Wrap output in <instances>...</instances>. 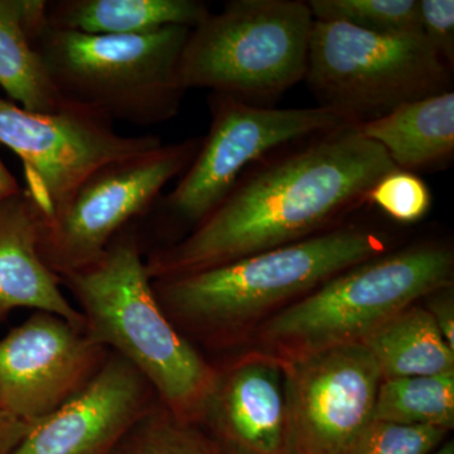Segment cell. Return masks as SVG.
<instances>
[{
	"label": "cell",
	"mask_w": 454,
	"mask_h": 454,
	"mask_svg": "<svg viewBox=\"0 0 454 454\" xmlns=\"http://www.w3.org/2000/svg\"><path fill=\"white\" fill-rule=\"evenodd\" d=\"M397 169L355 125L317 134L252 164L210 216L145 259L152 280L277 249L340 225Z\"/></svg>",
	"instance_id": "1"
},
{
	"label": "cell",
	"mask_w": 454,
	"mask_h": 454,
	"mask_svg": "<svg viewBox=\"0 0 454 454\" xmlns=\"http://www.w3.org/2000/svg\"><path fill=\"white\" fill-rule=\"evenodd\" d=\"M59 278L79 303L86 333L138 370L175 417L203 422L219 372L164 312L136 232L127 227L97 262Z\"/></svg>",
	"instance_id": "2"
},
{
	"label": "cell",
	"mask_w": 454,
	"mask_h": 454,
	"mask_svg": "<svg viewBox=\"0 0 454 454\" xmlns=\"http://www.w3.org/2000/svg\"><path fill=\"white\" fill-rule=\"evenodd\" d=\"M387 252L385 232L340 223L297 243L152 284L173 325L217 336L240 330L269 309Z\"/></svg>",
	"instance_id": "3"
},
{
	"label": "cell",
	"mask_w": 454,
	"mask_h": 454,
	"mask_svg": "<svg viewBox=\"0 0 454 454\" xmlns=\"http://www.w3.org/2000/svg\"><path fill=\"white\" fill-rule=\"evenodd\" d=\"M191 29L86 35L46 23L35 47L66 101L109 121L149 127L175 118L187 90L179 77Z\"/></svg>",
	"instance_id": "4"
},
{
	"label": "cell",
	"mask_w": 454,
	"mask_h": 454,
	"mask_svg": "<svg viewBox=\"0 0 454 454\" xmlns=\"http://www.w3.org/2000/svg\"><path fill=\"white\" fill-rule=\"evenodd\" d=\"M450 245L426 241L387 252L321 284L260 327L267 352L279 360L361 343L406 307L453 284Z\"/></svg>",
	"instance_id": "5"
},
{
	"label": "cell",
	"mask_w": 454,
	"mask_h": 454,
	"mask_svg": "<svg viewBox=\"0 0 454 454\" xmlns=\"http://www.w3.org/2000/svg\"><path fill=\"white\" fill-rule=\"evenodd\" d=\"M313 22L301 0L226 3L191 29L182 85L267 106L306 77Z\"/></svg>",
	"instance_id": "6"
},
{
	"label": "cell",
	"mask_w": 454,
	"mask_h": 454,
	"mask_svg": "<svg viewBox=\"0 0 454 454\" xmlns=\"http://www.w3.org/2000/svg\"><path fill=\"white\" fill-rule=\"evenodd\" d=\"M453 68L423 35H382L313 22L306 77L319 106L352 125L452 90Z\"/></svg>",
	"instance_id": "7"
},
{
	"label": "cell",
	"mask_w": 454,
	"mask_h": 454,
	"mask_svg": "<svg viewBox=\"0 0 454 454\" xmlns=\"http://www.w3.org/2000/svg\"><path fill=\"white\" fill-rule=\"evenodd\" d=\"M208 106L207 136L176 187L151 210L184 227V238L219 207L252 164L291 143L352 125L322 106L278 109L220 94L210 95Z\"/></svg>",
	"instance_id": "8"
},
{
	"label": "cell",
	"mask_w": 454,
	"mask_h": 454,
	"mask_svg": "<svg viewBox=\"0 0 454 454\" xmlns=\"http://www.w3.org/2000/svg\"><path fill=\"white\" fill-rule=\"evenodd\" d=\"M202 138L110 160L83 179L56 219L42 223L40 252L59 277L97 262L116 235L151 212L192 162Z\"/></svg>",
	"instance_id": "9"
},
{
	"label": "cell",
	"mask_w": 454,
	"mask_h": 454,
	"mask_svg": "<svg viewBox=\"0 0 454 454\" xmlns=\"http://www.w3.org/2000/svg\"><path fill=\"white\" fill-rule=\"evenodd\" d=\"M162 145L152 134L124 136L106 116L74 104L61 113L41 114L0 98V146L22 162L23 190L42 223L56 219L92 170Z\"/></svg>",
	"instance_id": "10"
},
{
	"label": "cell",
	"mask_w": 454,
	"mask_h": 454,
	"mask_svg": "<svg viewBox=\"0 0 454 454\" xmlns=\"http://www.w3.org/2000/svg\"><path fill=\"white\" fill-rule=\"evenodd\" d=\"M282 361L286 454H346L372 422L380 370L363 343Z\"/></svg>",
	"instance_id": "11"
},
{
	"label": "cell",
	"mask_w": 454,
	"mask_h": 454,
	"mask_svg": "<svg viewBox=\"0 0 454 454\" xmlns=\"http://www.w3.org/2000/svg\"><path fill=\"white\" fill-rule=\"evenodd\" d=\"M109 351L62 317L33 312L0 339V408L40 422L76 395Z\"/></svg>",
	"instance_id": "12"
},
{
	"label": "cell",
	"mask_w": 454,
	"mask_h": 454,
	"mask_svg": "<svg viewBox=\"0 0 454 454\" xmlns=\"http://www.w3.org/2000/svg\"><path fill=\"white\" fill-rule=\"evenodd\" d=\"M157 402L138 370L109 352L94 378L33 424L12 454H112Z\"/></svg>",
	"instance_id": "13"
},
{
	"label": "cell",
	"mask_w": 454,
	"mask_h": 454,
	"mask_svg": "<svg viewBox=\"0 0 454 454\" xmlns=\"http://www.w3.org/2000/svg\"><path fill=\"white\" fill-rule=\"evenodd\" d=\"M203 422L221 454H286L282 361L252 354L219 372Z\"/></svg>",
	"instance_id": "14"
},
{
	"label": "cell",
	"mask_w": 454,
	"mask_h": 454,
	"mask_svg": "<svg viewBox=\"0 0 454 454\" xmlns=\"http://www.w3.org/2000/svg\"><path fill=\"white\" fill-rule=\"evenodd\" d=\"M42 219L25 190L0 202V317L26 309L62 317L85 331V321L62 292L61 278L40 252Z\"/></svg>",
	"instance_id": "15"
},
{
	"label": "cell",
	"mask_w": 454,
	"mask_h": 454,
	"mask_svg": "<svg viewBox=\"0 0 454 454\" xmlns=\"http://www.w3.org/2000/svg\"><path fill=\"white\" fill-rule=\"evenodd\" d=\"M355 127L381 145L397 169L417 175L444 168L454 158L453 90L403 104Z\"/></svg>",
	"instance_id": "16"
},
{
	"label": "cell",
	"mask_w": 454,
	"mask_h": 454,
	"mask_svg": "<svg viewBox=\"0 0 454 454\" xmlns=\"http://www.w3.org/2000/svg\"><path fill=\"white\" fill-rule=\"evenodd\" d=\"M46 0H0V88L9 100L29 112L57 114L67 109L35 37L46 25Z\"/></svg>",
	"instance_id": "17"
},
{
	"label": "cell",
	"mask_w": 454,
	"mask_h": 454,
	"mask_svg": "<svg viewBox=\"0 0 454 454\" xmlns=\"http://www.w3.org/2000/svg\"><path fill=\"white\" fill-rule=\"evenodd\" d=\"M210 14L201 0H55L46 7L49 26L86 35H136L169 26L195 28Z\"/></svg>",
	"instance_id": "18"
},
{
	"label": "cell",
	"mask_w": 454,
	"mask_h": 454,
	"mask_svg": "<svg viewBox=\"0 0 454 454\" xmlns=\"http://www.w3.org/2000/svg\"><path fill=\"white\" fill-rule=\"evenodd\" d=\"M361 343L372 355L382 380L454 372V349L428 309L417 303L391 317Z\"/></svg>",
	"instance_id": "19"
},
{
	"label": "cell",
	"mask_w": 454,
	"mask_h": 454,
	"mask_svg": "<svg viewBox=\"0 0 454 454\" xmlns=\"http://www.w3.org/2000/svg\"><path fill=\"white\" fill-rule=\"evenodd\" d=\"M372 420L450 432L454 428V372L381 380Z\"/></svg>",
	"instance_id": "20"
},
{
	"label": "cell",
	"mask_w": 454,
	"mask_h": 454,
	"mask_svg": "<svg viewBox=\"0 0 454 454\" xmlns=\"http://www.w3.org/2000/svg\"><path fill=\"white\" fill-rule=\"evenodd\" d=\"M315 20L382 35H423L418 0H309Z\"/></svg>",
	"instance_id": "21"
},
{
	"label": "cell",
	"mask_w": 454,
	"mask_h": 454,
	"mask_svg": "<svg viewBox=\"0 0 454 454\" xmlns=\"http://www.w3.org/2000/svg\"><path fill=\"white\" fill-rule=\"evenodd\" d=\"M112 454H221V450L197 424L179 419L157 402Z\"/></svg>",
	"instance_id": "22"
},
{
	"label": "cell",
	"mask_w": 454,
	"mask_h": 454,
	"mask_svg": "<svg viewBox=\"0 0 454 454\" xmlns=\"http://www.w3.org/2000/svg\"><path fill=\"white\" fill-rule=\"evenodd\" d=\"M367 201L397 223H414L428 214L432 195L419 176L395 169L376 182Z\"/></svg>",
	"instance_id": "23"
},
{
	"label": "cell",
	"mask_w": 454,
	"mask_h": 454,
	"mask_svg": "<svg viewBox=\"0 0 454 454\" xmlns=\"http://www.w3.org/2000/svg\"><path fill=\"white\" fill-rule=\"evenodd\" d=\"M448 433L433 427L372 420L346 454H432L443 444Z\"/></svg>",
	"instance_id": "24"
},
{
	"label": "cell",
	"mask_w": 454,
	"mask_h": 454,
	"mask_svg": "<svg viewBox=\"0 0 454 454\" xmlns=\"http://www.w3.org/2000/svg\"><path fill=\"white\" fill-rule=\"evenodd\" d=\"M418 7L423 37L454 68L453 0H418Z\"/></svg>",
	"instance_id": "25"
},
{
	"label": "cell",
	"mask_w": 454,
	"mask_h": 454,
	"mask_svg": "<svg viewBox=\"0 0 454 454\" xmlns=\"http://www.w3.org/2000/svg\"><path fill=\"white\" fill-rule=\"evenodd\" d=\"M453 284L442 286L426 295L428 309L448 346L454 349V294Z\"/></svg>",
	"instance_id": "26"
},
{
	"label": "cell",
	"mask_w": 454,
	"mask_h": 454,
	"mask_svg": "<svg viewBox=\"0 0 454 454\" xmlns=\"http://www.w3.org/2000/svg\"><path fill=\"white\" fill-rule=\"evenodd\" d=\"M32 426L0 408V454L13 453Z\"/></svg>",
	"instance_id": "27"
},
{
	"label": "cell",
	"mask_w": 454,
	"mask_h": 454,
	"mask_svg": "<svg viewBox=\"0 0 454 454\" xmlns=\"http://www.w3.org/2000/svg\"><path fill=\"white\" fill-rule=\"evenodd\" d=\"M23 188L18 184L17 178L12 175L0 155V202L18 195Z\"/></svg>",
	"instance_id": "28"
},
{
	"label": "cell",
	"mask_w": 454,
	"mask_h": 454,
	"mask_svg": "<svg viewBox=\"0 0 454 454\" xmlns=\"http://www.w3.org/2000/svg\"><path fill=\"white\" fill-rule=\"evenodd\" d=\"M432 454H454V442H446V443L442 444V446Z\"/></svg>",
	"instance_id": "29"
},
{
	"label": "cell",
	"mask_w": 454,
	"mask_h": 454,
	"mask_svg": "<svg viewBox=\"0 0 454 454\" xmlns=\"http://www.w3.org/2000/svg\"><path fill=\"white\" fill-rule=\"evenodd\" d=\"M4 319H5V318H3V317H0V325H2V324H3V322H4Z\"/></svg>",
	"instance_id": "30"
}]
</instances>
